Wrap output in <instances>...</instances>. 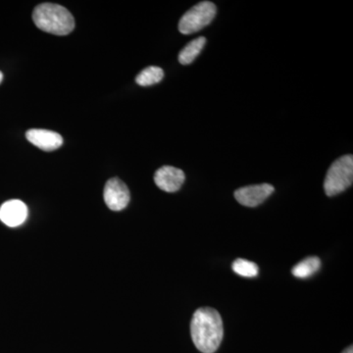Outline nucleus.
Listing matches in <instances>:
<instances>
[{"mask_svg":"<svg viewBox=\"0 0 353 353\" xmlns=\"http://www.w3.org/2000/svg\"><path fill=\"white\" fill-rule=\"evenodd\" d=\"M190 334L199 352L214 353L219 348L224 336L219 312L209 307L197 309L190 323Z\"/></svg>","mask_w":353,"mask_h":353,"instance_id":"nucleus-1","label":"nucleus"},{"mask_svg":"<svg viewBox=\"0 0 353 353\" xmlns=\"http://www.w3.org/2000/svg\"><path fill=\"white\" fill-rule=\"evenodd\" d=\"M32 20L41 31L57 36H66L75 29L73 15L59 4H39L32 12Z\"/></svg>","mask_w":353,"mask_h":353,"instance_id":"nucleus-2","label":"nucleus"},{"mask_svg":"<svg viewBox=\"0 0 353 353\" xmlns=\"http://www.w3.org/2000/svg\"><path fill=\"white\" fill-rule=\"evenodd\" d=\"M353 181V157L345 155L336 159L331 165L326 178H325L324 190L327 196H334L345 192Z\"/></svg>","mask_w":353,"mask_h":353,"instance_id":"nucleus-3","label":"nucleus"},{"mask_svg":"<svg viewBox=\"0 0 353 353\" xmlns=\"http://www.w3.org/2000/svg\"><path fill=\"white\" fill-rule=\"evenodd\" d=\"M216 15V6L211 1H201L183 14L179 22V31L192 34L210 24Z\"/></svg>","mask_w":353,"mask_h":353,"instance_id":"nucleus-4","label":"nucleus"},{"mask_svg":"<svg viewBox=\"0 0 353 353\" xmlns=\"http://www.w3.org/2000/svg\"><path fill=\"white\" fill-rule=\"evenodd\" d=\"M103 199L106 205L113 211H121L127 208L131 196L126 183L120 179H110L104 188Z\"/></svg>","mask_w":353,"mask_h":353,"instance_id":"nucleus-5","label":"nucleus"},{"mask_svg":"<svg viewBox=\"0 0 353 353\" xmlns=\"http://www.w3.org/2000/svg\"><path fill=\"white\" fill-rule=\"evenodd\" d=\"M273 185L269 183H261V185H248L241 188L234 192V197L236 201L241 205L246 208H256L263 203L269 196L273 194Z\"/></svg>","mask_w":353,"mask_h":353,"instance_id":"nucleus-6","label":"nucleus"},{"mask_svg":"<svg viewBox=\"0 0 353 353\" xmlns=\"http://www.w3.org/2000/svg\"><path fill=\"white\" fill-rule=\"evenodd\" d=\"M185 180V173L176 167L163 166L155 172V183L160 190L166 192H178Z\"/></svg>","mask_w":353,"mask_h":353,"instance_id":"nucleus-7","label":"nucleus"},{"mask_svg":"<svg viewBox=\"0 0 353 353\" xmlns=\"http://www.w3.org/2000/svg\"><path fill=\"white\" fill-rule=\"evenodd\" d=\"M28 141L44 152L57 150L63 143L61 134L43 129H31L26 134Z\"/></svg>","mask_w":353,"mask_h":353,"instance_id":"nucleus-8","label":"nucleus"},{"mask_svg":"<svg viewBox=\"0 0 353 353\" xmlns=\"http://www.w3.org/2000/svg\"><path fill=\"white\" fill-rule=\"evenodd\" d=\"M28 208L19 199H12L0 208V220L8 227H18L27 220Z\"/></svg>","mask_w":353,"mask_h":353,"instance_id":"nucleus-9","label":"nucleus"},{"mask_svg":"<svg viewBox=\"0 0 353 353\" xmlns=\"http://www.w3.org/2000/svg\"><path fill=\"white\" fill-rule=\"evenodd\" d=\"M205 43L206 39L204 37H199V38L190 41L181 50L180 54H179V62L182 65H189L194 62L201 50H203Z\"/></svg>","mask_w":353,"mask_h":353,"instance_id":"nucleus-10","label":"nucleus"},{"mask_svg":"<svg viewBox=\"0 0 353 353\" xmlns=\"http://www.w3.org/2000/svg\"><path fill=\"white\" fill-rule=\"evenodd\" d=\"M320 267H321V261L318 257H307L292 268V275L299 279L310 278L319 271Z\"/></svg>","mask_w":353,"mask_h":353,"instance_id":"nucleus-11","label":"nucleus"},{"mask_svg":"<svg viewBox=\"0 0 353 353\" xmlns=\"http://www.w3.org/2000/svg\"><path fill=\"white\" fill-rule=\"evenodd\" d=\"M164 77V71L159 67L150 66L143 69L141 73L137 76L136 82L141 87H148V85H155V83L161 82Z\"/></svg>","mask_w":353,"mask_h":353,"instance_id":"nucleus-12","label":"nucleus"},{"mask_svg":"<svg viewBox=\"0 0 353 353\" xmlns=\"http://www.w3.org/2000/svg\"><path fill=\"white\" fill-rule=\"evenodd\" d=\"M234 273L245 278H254L259 275V267L254 262L245 259H236L232 265Z\"/></svg>","mask_w":353,"mask_h":353,"instance_id":"nucleus-13","label":"nucleus"},{"mask_svg":"<svg viewBox=\"0 0 353 353\" xmlns=\"http://www.w3.org/2000/svg\"><path fill=\"white\" fill-rule=\"evenodd\" d=\"M343 353H353L352 347H347V350H345Z\"/></svg>","mask_w":353,"mask_h":353,"instance_id":"nucleus-14","label":"nucleus"},{"mask_svg":"<svg viewBox=\"0 0 353 353\" xmlns=\"http://www.w3.org/2000/svg\"><path fill=\"white\" fill-rule=\"evenodd\" d=\"M2 80H3V74L0 72V83H1Z\"/></svg>","mask_w":353,"mask_h":353,"instance_id":"nucleus-15","label":"nucleus"}]
</instances>
